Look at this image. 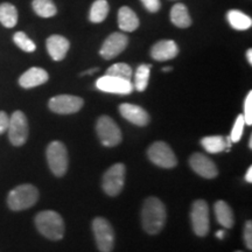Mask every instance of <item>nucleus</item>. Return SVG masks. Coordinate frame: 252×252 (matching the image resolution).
Returning a JSON list of instances; mask_svg holds the SVG:
<instances>
[{"mask_svg": "<svg viewBox=\"0 0 252 252\" xmlns=\"http://www.w3.org/2000/svg\"><path fill=\"white\" fill-rule=\"evenodd\" d=\"M141 223L147 234L157 235L166 223V208L159 198L150 196L145 200L141 210Z\"/></svg>", "mask_w": 252, "mask_h": 252, "instance_id": "1", "label": "nucleus"}, {"mask_svg": "<svg viewBox=\"0 0 252 252\" xmlns=\"http://www.w3.org/2000/svg\"><path fill=\"white\" fill-rule=\"evenodd\" d=\"M36 229L42 236L52 241H60L64 235V222L60 214L45 210L35 216Z\"/></svg>", "mask_w": 252, "mask_h": 252, "instance_id": "2", "label": "nucleus"}, {"mask_svg": "<svg viewBox=\"0 0 252 252\" xmlns=\"http://www.w3.org/2000/svg\"><path fill=\"white\" fill-rule=\"evenodd\" d=\"M39 200V190L33 185H21L12 189L7 196V204L14 212L26 210Z\"/></svg>", "mask_w": 252, "mask_h": 252, "instance_id": "3", "label": "nucleus"}, {"mask_svg": "<svg viewBox=\"0 0 252 252\" xmlns=\"http://www.w3.org/2000/svg\"><path fill=\"white\" fill-rule=\"evenodd\" d=\"M47 161L50 171L56 176H63L68 171V151L61 141H52L47 147Z\"/></svg>", "mask_w": 252, "mask_h": 252, "instance_id": "4", "label": "nucleus"}, {"mask_svg": "<svg viewBox=\"0 0 252 252\" xmlns=\"http://www.w3.org/2000/svg\"><path fill=\"white\" fill-rule=\"evenodd\" d=\"M93 231L100 252H111L115 247V231L108 220L96 217L93 220Z\"/></svg>", "mask_w": 252, "mask_h": 252, "instance_id": "5", "label": "nucleus"}, {"mask_svg": "<svg viewBox=\"0 0 252 252\" xmlns=\"http://www.w3.org/2000/svg\"><path fill=\"white\" fill-rule=\"evenodd\" d=\"M96 131L104 146L113 147L121 144L123 138L121 128L109 116H102L98 118L96 124Z\"/></svg>", "mask_w": 252, "mask_h": 252, "instance_id": "6", "label": "nucleus"}, {"mask_svg": "<svg viewBox=\"0 0 252 252\" xmlns=\"http://www.w3.org/2000/svg\"><path fill=\"white\" fill-rule=\"evenodd\" d=\"M147 157L154 165L162 168H173L178 165L174 152L165 141H156L147 150Z\"/></svg>", "mask_w": 252, "mask_h": 252, "instance_id": "7", "label": "nucleus"}, {"mask_svg": "<svg viewBox=\"0 0 252 252\" xmlns=\"http://www.w3.org/2000/svg\"><path fill=\"white\" fill-rule=\"evenodd\" d=\"M126 168L124 163H116L110 167L103 176V190L109 196H117L124 188Z\"/></svg>", "mask_w": 252, "mask_h": 252, "instance_id": "8", "label": "nucleus"}, {"mask_svg": "<svg viewBox=\"0 0 252 252\" xmlns=\"http://www.w3.org/2000/svg\"><path fill=\"white\" fill-rule=\"evenodd\" d=\"M7 132L9 141L14 146H23L26 143L30 127H28V121L24 112L15 111L9 117Z\"/></svg>", "mask_w": 252, "mask_h": 252, "instance_id": "9", "label": "nucleus"}, {"mask_svg": "<svg viewBox=\"0 0 252 252\" xmlns=\"http://www.w3.org/2000/svg\"><path fill=\"white\" fill-rule=\"evenodd\" d=\"M191 226L198 237H204L209 232V207L204 200H196L191 207Z\"/></svg>", "mask_w": 252, "mask_h": 252, "instance_id": "10", "label": "nucleus"}, {"mask_svg": "<svg viewBox=\"0 0 252 252\" xmlns=\"http://www.w3.org/2000/svg\"><path fill=\"white\" fill-rule=\"evenodd\" d=\"M83 99L72 94H59L49 100L48 106L53 112L59 115H70L80 111L83 106Z\"/></svg>", "mask_w": 252, "mask_h": 252, "instance_id": "11", "label": "nucleus"}, {"mask_svg": "<svg viewBox=\"0 0 252 252\" xmlns=\"http://www.w3.org/2000/svg\"><path fill=\"white\" fill-rule=\"evenodd\" d=\"M96 87L97 89L104 91V93L118 94H128L134 90L131 81L110 76V75H104V76L99 77L96 82Z\"/></svg>", "mask_w": 252, "mask_h": 252, "instance_id": "12", "label": "nucleus"}, {"mask_svg": "<svg viewBox=\"0 0 252 252\" xmlns=\"http://www.w3.org/2000/svg\"><path fill=\"white\" fill-rule=\"evenodd\" d=\"M128 39L123 33H112L111 35L106 37L99 50V54L103 59L111 60L118 56L127 47Z\"/></svg>", "mask_w": 252, "mask_h": 252, "instance_id": "13", "label": "nucleus"}, {"mask_svg": "<svg viewBox=\"0 0 252 252\" xmlns=\"http://www.w3.org/2000/svg\"><path fill=\"white\" fill-rule=\"evenodd\" d=\"M193 171L204 179H214L219 175V169L213 160L202 153H194L189 159Z\"/></svg>", "mask_w": 252, "mask_h": 252, "instance_id": "14", "label": "nucleus"}, {"mask_svg": "<svg viewBox=\"0 0 252 252\" xmlns=\"http://www.w3.org/2000/svg\"><path fill=\"white\" fill-rule=\"evenodd\" d=\"M119 112H121V115L126 121L137 126H146L150 122L149 113L139 105L124 103L119 106Z\"/></svg>", "mask_w": 252, "mask_h": 252, "instance_id": "15", "label": "nucleus"}, {"mask_svg": "<svg viewBox=\"0 0 252 252\" xmlns=\"http://www.w3.org/2000/svg\"><path fill=\"white\" fill-rule=\"evenodd\" d=\"M179 47L173 40H161L151 49V56L157 61H168L178 56Z\"/></svg>", "mask_w": 252, "mask_h": 252, "instance_id": "16", "label": "nucleus"}, {"mask_svg": "<svg viewBox=\"0 0 252 252\" xmlns=\"http://www.w3.org/2000/svg\"><path fill=\"white\" fill-rule=\"evenodd\" d=\"M46 46L50 58L54 61H62L70 48V42L62 35H50L47 39Z\"/></svg>", "mask_w": 252, "mask_h": 252, "instance_id": "17", "label": "nucleus"}, {"mask_svg": "<svg viewBox=\"0 0 252 252\" xmlns=\"http://www.w3.org/2000/svg\"><path fill=\"white\" fill-rule=\"evenodd\" d=\"M49 75L45 69L39 67H33L24 72L19 78V84L25 89L39 87L41 84H45L48 81Z\"/></svg>", "mask_w": 252, "mask_h": 252, "instance_id": "18", "label": "nucleus"}, {"mask_svg": "<svg viewBox=\"0 0 252 252\" xmlns=\"http://www.w3.org/2000/svg\"><path fill=\"white\" fill-rule=\"evenodd\" d=\"M118 26L124 32H133L139 27V19L133 9L123 6L118 12Z\"/></svg>", "mask_w": 252, "mask_h": 252, "instance_id": "19", "label": "nucleus"}, {"mask_svg": "<svg viewBox=\"0 0 252 252\" xmlns=\"http://www.w3.org/2000/svg\"><path fill=\"white\" fill-rule=\"evenodd\" d=\"M214 210H215V216L217 222L220 225L224 226L225 229H230L234 226L235 219H234V213H232L231 208L225 201H217L214 206Z\"/></svg>", "mask_w": 252, "mask_h": 252, "instance_id": "20", "label": "nucleus"}, {"mask_svg": "<svg viewBox=\"0 0 252 252\" xmlns=\"http://www.w3.org/2000/svg\"><path fill=\"white\" fill-rule=\"evenodd\" d=\"M201 145L203 149L209 153H220L226 150L230 145H231V140L230 138L220 137V135H209V137H204L201 140Z\"/></svg>", "mask_w": 252, "mask_h": 252, "instance_id": "21", "label": "nucleus"}, {"mask_svg": "<svg viewBox=\"0 0 252 252\" xmlns=\"http://www.w3.org/2000/svg\"><path fill=\"white\" fill-rule=\"evenodd\" d=\"M171 21L179 28H188L191 25V18L189 15L187 6L184 4H175L171 9Z\"/></svg>", "mask_w": 252, "mask_h": 252, "instance_id": "22", "label": "nucleus"}, {"mask_svg": "<svg viewBox=\"0 0 252 252\" xmlns=\"http://www.w3.org/2000/svg\"><path fill=\"white\" fill-rule=\"evenodd\" d=\"M229 24L236 31H247L251 27L252 20L251 18L239 9H231L226 14Z\"/></svg>", "mask_w": 252, "mask_h": 252, "instance_id": "23", "label": "nucleus"}, {"mask_svg": "<svg viewBox=\"0 0 252 252\" xmlns=\"http://www.w3.org/2000/svg\"><path fill=\"white\" fill-rule=\"evenodd\" d=\"M0 23L6 28L14 27L18 23V11L14 5L4 2L0 5Z\"/></svg>", "mask_w": 252, "mask_h": 252, "instance_id": "24", "label": "nucleus"}, {"mask_svg": "<svg viewBox=\"0 0 252 252\" xmlns=\"http://www.w3.org/2000/svg\"><path fill=\"white\" fill-rule=\"evenodd\" d=\"M109 14V4L106 0H94L91 6L89 20L94 24L103 23Z\"/></svg>", "mask_w": 252, "mask_h": 252, "instance_id": "25", "label": "nucleus"}, {"mask_svg": "<svg viewBox=\"0 0 252 252\" xmlns=\"http://www.w3.org/2000/svg\"><path fill=\"white\" fill-rule=\"evenodd\" d=\"M32 7L41 18H52L58 13V8L52 0H33Z\"/></svg>", "mask_w": 252, "mask_h": 252, "instance_id": "26", "label": "nucleus"}, {"mask_svg": "<svg viewBox=\"0 0 252 252\" xmlns=\"http://www.w3.org/2000/svg\"><path fill=\"white\" fill-rule=\"evenodd\" d=\"M151 68L152 65L151 64H140L138 67L137 71H135L134 75V89L137 91H145L146 90L147 86H149V80L151 75Z\"/></svg>", "mask_w": 252, "mask_h": 252, "instance_id": "27", "label": "nucleus"}, {"mask_svg": "<svg viewBox=\"0 0 252 252\" xmlns=\"http://www.w3.org/2000/svg\"><path fill=\"white\" fill-rule=\"evenodd\" d=\"M106 75L123 78V80L131 81L132 76H133V70H132V68L128 64H126V63H116V64H112L111 67L106 70Z\"/></svg>", "mask_w": 252, "mask_h": 252, "instance_id": "28", "label": "nucleus"}, {"mask_svg": "<svg viewBox=\"0 0 252 252\" xmlns=\"http://www.w3.org/2000/svg\"><path fill=\"white\" fill-rule=\"evenodd\" d=\"M13 41L15 45H17L21 50H24V52L33 53L34 50L36 49L35 43H34L24 32H17L13 35Z\"/></svg>", "mask_w": 252, "mask_h": 252, "instance_id": "29", "label": "nucleus"}, {"mask_svg": "<svg viewBox=\"0 0 252 252\" xmlns=\"http://www.w3.org/2000/svg\"><path fill=\"white\" fill-rule=\"evenodd\" d=\"M245 125L247 124H245L243 115H239L238 117L236 118L234 127H232L231 133H230V137H229L230 140H231V143H238V141L241 140L242 135H243Z\"/></svg>", "mask_w": 252, "mask_h": 252, "instance_id": "30", "label": "nucleus"}, {"mask_svg": "<svg viewBox=\"0 0 252 252\" xmlns=\"http://www.w3.org/2000/svg\"><path fill=\"white\" fill-rule=\"evenodd\" d=\"M243 117H244L245 124L251 126L252 125V93L251 91L247 94V97H245Z\"/></svg>", "mask_w": 252, "mask_h": 252, "instance_id": "31", "label": "nucleus"}, {"mask_svg": "<svg viewBox=\"0 0 252 252\" xmlns=\"http://www.w3.org/2000/svg\"><path fill=\"white\" fill-rule=\"evenodd\" d=\"M143 5L151 13H157L161 8V1L160 0H141Z\"/></svg>", "mask_w": 252, "mask_h": 252, "instance_id": "32", "label": "nucleus"}, {"mask_svg": "<svg viewBox=\"0 0 252 252\" xmlns=\"http://www.w3.org/2000/svg\"><path fill=\"white\" fill-rule=\"evenodd\" d=\"M244 242L249 250H252V222L248 220L244 226Z\"/></svg>", "mask_w": 252, "mask_h": 252, "instance_id": "33", "label": "nucleus"}, {"mask_svg": "<svg viewBox=\"0 0 252 252\" xmlns=\"http://www.w3.org/2000/svg\"><path fill=\"white\" fill-rule=\"evenodd\" d=\"M9 117L5 111H0V134L7 132Z\"/></svg>", "mask_w": 252, "mask_h": 252, "instance_id": "34", "label": "nucleus"}, {"mask_svg": "<svg viewBox=\"0 0 252 252\" xmlns=\"http://www.w3.org/2000/svg\"><path fill=\"white\" fill-rule=\"evenodd\" d=\"M245 181L249 182V184H251L252 182V167L251 166L249 167L247 174H245Z\"/></svg>", "mask_w": 252, "mask_h": 252, "instance_id": "35", "label": "nucleus"}, {"mask_svg": "<svg viewBox=\"0 0 252 252\" xmlns=\"http://www.w3.org/2000/svg\"><path fill=\"white\" fill-rule=\"evenodd\" d=\"M96 71H98V68H93V69H89V70H87V71H84V72H82V76H83V75H91V74H94V72H96Z\"/></svg>", "mask_w": 252, "mask_h": 252, "instance_id": "36", "label": "nucleus"}, {"mask_svg": "<svg viewBox=\"0 0 252 252\" xmlns=\"http://www.w3.org/2000/svg\"><path fill=\"white\" fill-rule=\"evenodd\" d=\"M224 236H225L224 230H220V231L216 232V237L219 239H223V238H224Z\"/></svg>", "mask_w": 252, "mask_h": 252, "instance_id": "37", "label": "nucleus"}, {"mask_svg": "<svg viewBox=\"0 0 252 252\" xmlns=\"http://www.w3.org/2000/svg\"><path fill=\"white\" fill-rule=\"evenodd\" d=\"M247 59H248L249 63H250V64H252V49H251V48L248 49V52H247Z\"/></svg>", "mask_w": 252, "mask_h": 252, "instance_id": "38", "label": "nucleus"}, {"mask_svg": "<svg viewBox=\"0 0 252 252\" xmlns=\"http://www.w3.org/2000/svg\"><path fill=\"white\" fill-rule=\"evenodd\" d=\"M249 149H252V135H250V139H249Z\"/></svg>", "mask_w": 252, "mask_h": 252, "instance_id": "39", "label": "nucleus"}, {"mask_svg": "<svg viewBox=\"0 0 252 252\" xmlns=\"http://www.w3.org/2000/svg\"><path fill=\"white\" fill-rule=\"evenodd\" d=\"M172 67H165V68H162V71H171L172 70Z\"/></svg>", "mask_w": 252, "mask_h": 252, "instance_id": "40", "label": "nucleus"}, {"mask_svg": "<svg viewBox=\"0 0 252 252\" xmlns=\"http://www.w3.org/2000/svg\"><path fill=\"white\" fill-rule=\"evenodd\" d=\"M236 252H243V251H236Z\"/></svg>", "mask_w": 252, "mask_h": 252, "instance_id": "41", "label": "nucleus"}]
</instances>
